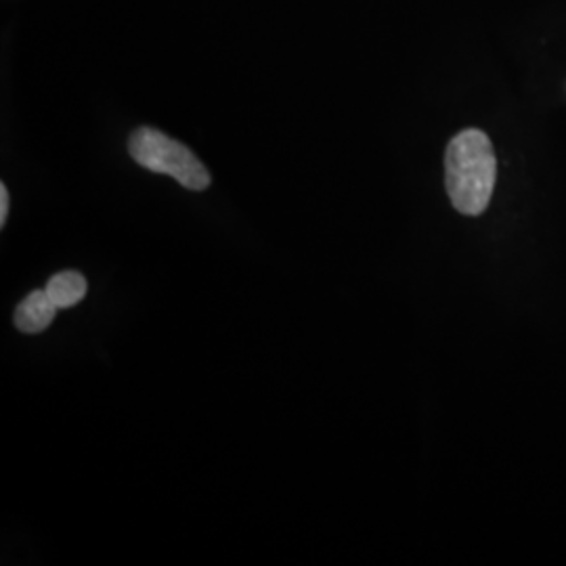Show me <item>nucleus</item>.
I'll list each match as a JSON object with an SVG mask.
<instances>
[{
	"label": "nucleus",
	"instance_id": "f257e3e1",
	"mask_svg": "<svg viewBox=\"0 0 566 566\" xmlns=\"http://www.w3.org/2000/svg\"><path fill=\"white\" fill-rule=\"evenodd\" d=\"M497 179L493 145L483 130L468 128L455 135L446 151L447 193L458 212L479 217L491 202Z\"/></svg>",
	"mask_w": 566,
	"mask_h": 566
},
{
	"label": "nucleus",
	"instance_id": "f03ea898",
	"mask_svg": "<svg viewBox=\"0 0 566 566\" xmlns=\"http://www.w3.org/2000/svg\"><path fill=\"white\" fill-rule=\"evenodd\" d=\"M128 151L139 166L177 179L185 189L203 191L212 182V177L200 163V158L187 145L170 139L158 128H137L128 139Z\"/></svg>",
	"mask_w": 566,
	"mask_h": 566
},
{
	"label": "nucleus",
	"instance_id": "7ed1b4c3",
	"mask_svg": "<svg viewBox=\"0 0 566 566\" xmlns=\"http://www.w3.org/2000/svg\"><path fill=\"white\" fill-rule=\"evenodd\" d=\"M57 306L49 298L46 290H36L28 294L15 308V327L23 334H41L53 324Z\"/></svg>",
	"mask_w": 566,
	"mask_h": 566
},
{
	"label": "nucleus",
	"instance_id": "20e7f679",
	"mask_svg": "<svg viewBox=\"0 0 566 566\" xmlns=\"http://www.w3.org/2000/svg\"><path fill=\"white\" fill-rule=\"evenodd\" d=\"M44 290L57 308H70V306H76L86 296L88 283L78 271H61L49 280Z\"/></svg>",
	"mask_w": 566,
	"mask_h": 566
},
{
	"label": "nucleus",
	"instance_id": "39448f33",
	"mask_svg": "<svg viewBox=\"0 0 566 566\" xmlns=\"http://www.w3.org/2000/svg\"><path fill=\"white\" fill-rule=\"evenodd\" d=\"M9 217V189L7 185H0V227H4Z\"/></svg>",
	"mask_w": 566,
	"mask_h": 566
}]
</instances>
